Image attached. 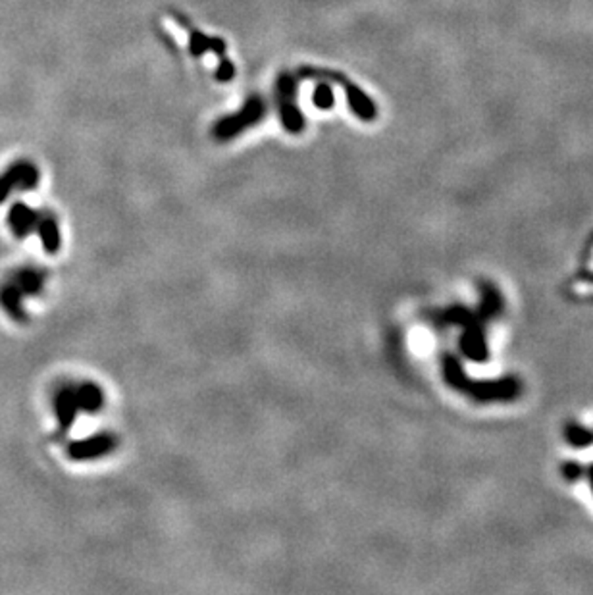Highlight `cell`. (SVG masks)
<instances>
[{
    "instance_id": "cell-1",
    "label": "cell",
    "mask_w": 593,
    "mask_h": 595,
    "mask_svg": "<svg viewBox=\"0 0 593 595\" xmlns=\"http://www.w3.org/2000/svg\"><path fill=\"white\" fill-rule=\"evenodd\" d=\"M266 116V103L258 95L248 97L243 104V108L235 114L224 116L218 120L212 128V135L216 141H231L235 137H239L245 130H251L256 123H261Z\"/></svg>"
},
{
    "instance_id": "cell-8",
    "label": "cell",
    "mask_w": 593,
    "mask_h": 595,
    "mask_svg": "<svg viewBox=\"0 0 593 595\" xmlns=\"http://www.w3.org/2000/svg\"><path fill=\"white\" fill-rule=\"evenodd\" d=\"M35 229L39 232L41 241H43V249H45L48 254H56V252L60 251L62 239H60L58 222H56V218H54L53 214L51 212L39 214V220H37Z\"/></svg>"
},
{
    "instance_id": "cell-2",
    "label": "cell",
    "mask_w": 593,
    "mask_h": 595,
    "mask_svg": "<svg viewBox=\"0 0 593 595\" xmlns=\"http://www.w3.org/2000/svg\"><path fill=\"white\" fill-rule=\"evenodd\" d=\"M275 103L280 110V120L289 133H300L305 130V118L297 106V78L293 73H281L275 81Z\"/></svg>"
},
{
    "instance_id": "cell-9",
    "label": "cell",
    "mask_w": 593,
    "mask_h": 595,
    "mask_svg": "<svg viewBox=\"0 0 593 595\" xmlns=\"http://www.w3.org/2000/svg\"><path fill=\"white\" fill-rule=\"evenodd\" d=\"M78 391V401L79 410L87 414H98L105 407V391L100 389V386L91 382H83L75 386Z\"/></svg>"
},
{
    "instance_id": "cell-10",
    "label": "cell",
    "mask_w": 593,
    "mask_h": 595,
    "mask_svg": "<svg viewBox=\"0 0 593 595\" xmlns=\"http://www.w3.org/2000/svg\"><path fill=\"white\" fill-rule=\"evenodd\" d=\"M12 284L20 289L21 295H39L45 287V274L35 268H21L12 278Z\"/></svg>"
},
{
    "instance_id": "cell-6",
    "label": "cell",
    "mask_w": 593,
    "mask_h": 595,
    "mask_svg": "<svg viewBox=\"0 0 593 595\" xmlns=\"http://www.w3.org/2000/svg\"><path fill=\"white\" fill-rule=\"evenodd\" d=\"M327 78L333 79V81H337L339 85H343V89H345V95H347V103H349L351 110L355 112L360 120H364V122H372V120H376V116H378L376 104L372 103L370 98L366 97L364 93L360 91L357 85H352L351 81H347L343 76H337V73H332V71L327 73Z\"/></svg>"
},
{
    "instance_id": "cell-12",
    "label": "cell",
    "mask_w": 593,
    "mask_h": 595,
    "mask_svg": "<svg viewBox=\"0 0 593 595\" xmlns=\"http://www.w3.org/2000/svg\"><path fill=\"white\" fill-rule=\"evenodd\" d=\"M191 52L193 54H202L206 51H214L216 54H224L226 51V45H224L222 39H209L206 35H202L199 31L191 33Z\"/></svg>"
},
{
    "instance_id": "cell-3",
    "label": "cell",
    "mask_w": 593,
    "mask_h": 595,
    "mask_svg": "<svg viewBox=\"0 0 593 595\" xmlns=\"http://www.w3.org/2000/svg\"><path fill=\"white\" fill-rule=\"evenodd\" d=\"M116 434L112 432H100V434L89 435L85 440L72 441L68 445V457L72 460H79V462H87V460H97L103 459L106 455L114 453L117 449Z\"/></svg>"
},
{
    "instance_id": "cell-11",
    "label": "cell",
    "mask_w": 593,
    "mask_h": 595,
    "mask_svg": "<svg viewBox=\"0 0 593 595\" xmlns=\"http://www.w3.org/2000/svg\"><path fill=\"white\" fill-rule=\"evenodd\" d=\"M21 295L20 289L10 281V284L2 285L0 289V304L4 306V311L16 320V322H27V314L21 306Z\"/></svg>"
},
{
    "instance_id": "cell-13",
    "label": "cell",
    "mask_w": 593,
    "mask_h": 595,
    "mask_svg": "<svg viewBox=\"0 0 593 595\" xmlns=\"http://www.w3.org/2000/svg\"><path fill=\"white\" fill-rule=\"evenodd\" d=\"M335 103V97H333L332 87L327 83H320L316 89H314V104L322 108V110H330Z\"/></svg>"
},
{
    "instance_id": "cell-4",
    "label": "cell",
    "mask_w": 593,
    "mask_h": 595,
    "mask_svg": "<svg viewBox=\"0 0 593 595\" xmlns=\"http://www.w3.org/2000/svg\"><path fill=\"white\" fill-rule=\"evenodd\" d=\"M41 174L39 168L29 160H18L14 162L12 166L0 175V202H4L8 199V195L12 193L14 189L20 191H31L39 185Z\"/></svg>"
},
{
    "instance_id": "cell-14",
    "label": "cell",
    "mask_w": 593,
    "mask_h": 595,
    "mask_svg": "<svg viewBox=\"0 0 593 595\" xmlns=\"http://www.w3.org/2000/svg\"><path fill=\"white\" fill-rule=\"evenodd\" d=\"M233 73H235L233 64H231V62H228V60H224L222 66H220V70H218V73H216V76H218V79H222V81H228V79L233 78Z\"/></svg>"
},
{
    "instance_id": "cell-7",
    "label": "cell",
    "mask_w": 593,
    "mask_h": 595,
    "mask_svg": "<svg viewBox=\"0 0 593 595\" xmlns=\"http://www.w3.org/2000/svg\"><path fill=\"white\" fill-rule=\"evenodd\" d=\"M37 220H39V212L33 210L31 207H27L26 202H16L10 212H8V222H10V227L16 237H27L29 233L35 229L37 226Z\"/></svg>"
},
{
    "instance_id": "cell-5",
    "label": "cell",
    "mask_w": 593,
    "mask_h": 595,
    "mask_svg": "<svg viewBox=\"0 0 593 595\" xmlns=\"http://www.w3.org/2000/svg\"><path fill=\"white\" fill-rule=\"evenodd\" d=\"M54 408H56V418H58L60 435L68 434L79 414V401L75 386H62V388L56 391Z\"/></svg>"
}]
</instances>
